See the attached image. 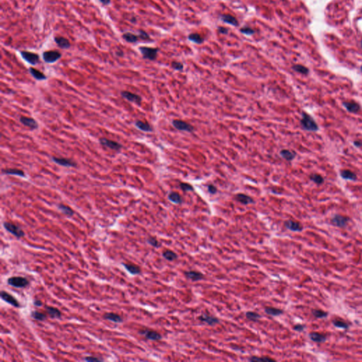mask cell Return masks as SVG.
<instances>
[{
  "label": "cell",
  "instance_id": "cell-53",
  "mask_svg": "<svg viewBox=\"0 0 362 362\" xmlns=\"http://www.w3.org/2000/svg\"><path fill=\"white\" fill-rule=\"evenodd\" d=\"M34 304L35 306H37V307H40V306H43V302L40 301V300H35L34 301Z\"/></svg>",
  "mask_w": 362,
  "mask_h": 362
},
{
  "label": "cell",
  "instance_id": "cell-43",
  "mask_svg": "<svg viewBox=\"0 0 362 362\" xmlns=\"http://www.w3.org/2000/svg\"><path fill=\"white\" fill-rule=\"evenodd\" d=\"M147 243L154 248H159L161 246V243L155 237H149L147 239Z\"/></svg>",
  "mask_w": 362,
  "mask_h": 362
},
{
  "label": "cell",
  "instance_id": "cell-20",
  "mask_svg": "<svg viewBox=\"0 0 362 362\" xmlns=\"http://www.w3.org/2000/svg\"><path fill=\"white\" fill-rule=\"evenodd\" d=\"M3 174L10 175H16V176L21 178H25L26 175L24 171L20 170L18 168H6L2 170Z\"/></svg>",
  "mask_w": 362,
  "mask_h": 362
},
{
  "label": "cell",
  "instance_id": "cell-49",
  "mask_svg": "<svg viewBox=\"0 0 362 362\" xmlns=\"http://www.w3.org/2000/svg\"><path fill=\"white\" fill-rule=\"evenodd\" d=\"M207 190L208 192H210V194H216L217 192V188L215 185H212V184H211V185H207Z\"/></svg>",
  "mask_w": 362,
  "mask_h": 362
},
{
  "label": "cell",
  "instance_id": "cell-51",
  "mask_svg": "<svg viewBox=\"0 0 362 362\" xmlns=\"http://www.w3.org/2000/svg\"><path fill=\"white\" fill-rule=\"evenodd\" d=\"M293 330L296 331H298V332H301V331H303L304 330V326L302 325L301 324H298L296 325L293 327Z\"/></svg>",
  "mask_w": 362,
  "mask_h": 362
},
{
  "label": "cell",
  "instance_id": "cell-16",
  "mask_svg": "<svg viewBox=\"0 0 362 362\" xmlns=\"http://www.w3.org/2000/svg\"><path fill=\"white\" fill-rule=\"evenodd\" d=\"M185 275L187 279L192 280V282H197V281L202 280L204 279V275L202 273L194 270L186 271L185 272Z\"/></svg>",
  "mask_w": 362,
  "mask_h": 362
},
{
  "label": "cell",
  "instance_id": "cell-6",
  "mask_svg": "<svg viewBox=\"0 0 362 362\" xmlns=\"http://www.w3.org/2000/svg\"><path fill=\"white\" fill-rule=\"evenodd\" d=\"M52 161L56 164L61 165V166L67 167V168H76L77 164L75 161H72V159L67 158H59L56 156H52Z\"/></svg>",
  "mask_w": 362,
  "mask_h": 362
},
{
  "label": "cell",
  "instance_id": "cell-13",
  "mask_svg": "<svg viewBox=\"0 0 362 362\" xmlns=\"http://www.w3.org/2000/svg\"><path fill=\"white\" fill-rule=\"evenodd\" d=\"M19 120L21 123L31 130H37L38 128V123H37L36 120L32 118V117L21 116L20 117Z\"/></svg>",
  "mask_w": 362,
  "mask_h": 362
},
{
  "label": "cell",
  "instance_id": "cell-39",
  "mask_svg": "<svg viewBox=\"0 0 362 362\" xmlns=\"http://www.w3.org/2000/svg\"><path fill=\"white\" fill-rule=\"evenodd\" d=\"M292 69L294 70L295 72H299V73L302 74H308L309 72V69H308L307 67H304V66L301 65H293L292 67Z\"/></svg>",
  "mask_w": 362,
  "mask_h": 362
},
{
  "label": "cell",
  "instance_id": "cell-12",
  "mask_svg": "<svg viewBox=\"0 0 362 362\" xmlns=\"http://www.w3.org/2000/svg\"><path fill=\"white\" fill-rule=\"evenodd\" d=\"M21 55L27 62L30 63L32 65H36L39 62V56L36 53L27 51H22L21 53Z\"/></svg>",
  "mask_w": 362,
  "mask_h": 362
},
{
  "label": "cell",
  "instance_id": "cell-45",
  "mask_svg": "<svg viewBox=\"0 0 362 362\" xmlns=\"http://www.w3.org/2000/svg\"><path fill=\"white\" fill-rule=\"evenodd\" d=\"M180 187L181 188L182 190H183V191L185 192L193 191L194 190V187H192V185L187 183H181V184H180Z\"/></svg>",
  "mask_w": 362,
  "mask_h": 362
},
{
  "label": "cell",
  "instance_id": "cell-22",
  "mask_svg": "<svg viewBox=\"0 0 362 362\" xmlns=\"http://www.w3.org/2000/svg\"><path fill=\"white\" fill-rule=\"evenodd\" d=\"M136 127L138 130H141L144 132H152L153 131V128L148 123H144L141 120H137L134 123Z\"/></svg>",
  "mask_w": 362,
  "mask_h": 362
},
{
  "label": "cell",
  "instance_id": "cell-57",
  "mask_svg": "<svg viewBox=\"0 0 362 362\" xmlns=\"http://www.w3.org/2000/svg\"><path fill=\"white\" fill-rule=\"evenodd\" d=\"M361 45H362V42H361Z\"/></svg>",
  "mask_w": 362,
  "mask_h": 362
},
{
  "label": "cell",
  "instance_id": "cell-34",
  "mask_svg": "<svg viewBox=\"0 0 362 362\" xmlns=\"http://www.w3.org/2000/svg\"><path fill=\"white\" fill-rule=\"evenodd\" d=\"M162 255L165 260H168V261H171V262L176 260L178 258L177 254L174 253L173 251H172V250H165V251H163L162 253Z\"/></svg>",
  "mask_w": 362,
  "mask_h": 362
},
{
  "label": "cell",
  "instance_id": "cell-48",
  "mask_svg": "<svg viewBox=\"0 0 362 362\" xmlns=\"http://www.w3.org/2000/svg\"><path fill=\"white\" fill-rule=\"evenodd\" d=\"M139 38H140L142 40H149L150 38L149 36V35L147 34V33H146L145 31H144V30H139Z\"/></svg>",
  "mask_w": 362,
  "mask_h": 362
},
{
  "label": "cell",
  "instance_id": "cell-52",
  "mask_svg": "<svg viewBox=\"0 0 362 362\" xmlns=\"http://www.w3.org/2000/svg\"><path fill=\"white\" fill-rule=\"evenodd\" d=\"M218 30L220 34H227L229 32V30L227 29L226 28H224V27H219L218 28Z\"/></svg>",
  "mask_w": 362,
  "mask_h": 362
},
{
  "label": "cell",
  "instance_id": "cell-1",
  "mask_svg": "<svg viewBox=\"0 0 362 362\" xmlns=\"http://www.w3.org/2000/svg\"><path fill=\"white\" fill-rule=\"evenodd\" d=\"M301 126L302 129L308 132H317L318 130V125L314 119L307 113H302V117L301 121Z\"/></svg>",
  "mask_w": 362,
  "mask_h": 362
},
{
  "label": "cell",
  "instance_id": "cell-2",
  "mask_svg": "<svg viewBox=\"0 0 362 362\" xmlns=\"http://www.w3.org/2000/svg\"><path fill=\"white\" fill-rule=\"evenodd\" d=\"M7 283L9 286L15 287V288H25L28 286L29 281L24 277L14 276L8 279Z\"/></svg>",
  "mask_w": 362,
  "mask_h": 362
},
{
  "label": "cell",
  "instance_id": "cell-31",
  "mask_svg": "<svg viewBox=\"0 0 362 362\" xmlns=\"http://www.w3.org/2000/svg\"><path fill=\"white\" fill-rule=\"evenodd\" d=\"M221 19L224 21V22L227 23V24L232 25V26H237L238 25H239V21H238V20L236 19V18H235L234 16L229 15V14H225V15H222L221 16Z\"/></svg>",
  "mask_w": 362,
  "mask_h": 362
},
{
  "label": "cell",
  "instance_id": "cell-23",
  "mask_svg": "<svg viewBox=\"0 0 362 362\" xmlns=\"http://www.w3.org/2000/svg\"><path fill=\"white\" fill-rule=\"evenodd\" d=\"M123 265L127 270V272L132 275L139 274L141 273V269H140L139 267L135 265V264L123 263Z\"/></svg>",
  "mask_w": 362,
  "mask_h": 362
},
{
  "label": "cell",
  "instance_id": "cell-37",
  "mask_svg": "<svg viewBox=\"0 0 362 362\" xmlns=\"http://www.w3.org/2000/svg\"><path fill=\"white\" fill-rule=\"evenodd\" d=\"M188 39H189L190 41H192V42L197 43V44H201L204 41L203 38H202L200 35L197 34H190V36H188Z\"/></svg>",
  "mask_w": 362,
  "mask_h": 362
},
{
  "label": "cell",
  "instance_id": "cell-46",
  "mask_svg": "<svg viewBox=\"0 0 362 362\" xmlns=\"http://www.w3.org/2000/svg\"><path fill=\"white\" fill-rule=\"evenodd\" d=\"M241 32L246 35H253L255 34V30L249 27H243L241 29Z\"/></svg>",
  "mask_w": 362,
  "mask_h": 362
},
{
  "label": "cell",
  "instance_id": "cell-54",
  "mask_svg": "<svg viewBox=\"0 0 362 362\" xmlns=\"http://www.w3.org/2000/svg\"><path fill=\"white\" fill-rule=\"evenodd\" d=\"M354 146H357V147H361V146H362V142L357 140V141L354 142Z\"/></svg>",
  "mask_w": 362,
  "mask_h": 362
},
{
  "label": "cell",
  "instance_id": "cell-50",
  "mask_svg": "<svg viewBox=\"0 0 362 362\" xmlns=\"http://www.w3.org/2000/svg\"><path fill=\"white\" fill-rule=\"evenodd\" d=\"M84 360H85L86 361H88V362L103 361V359H100V358H98V357H86L84 358Z\"/></svg>",
  "mask_w": 362,
  "mask_h": 362
},
{
  "label": "cell",
  "instance_id": "cell-26",
  "mask_svg": "<svg viewBox=\"0 0 362 362\" xmlns=\"http://www.w3.org/2000/svg\"><path fill=\"white\" fill-rule=\"evenodd\" d=\"M57 208H58V210L60 211L62 213H63L64 214H65L66 216H72L74 214V212L73 211V210H72L71 207H69V206L65 205V204H57Z\"/></svg>",
  "mask_w": 362,
  "mask_h": 362
},
{
  "label": "cell",
  "instance_id": "cell-36",
  "mask_svg": "<svg viewBox=\"0 0 362 362\" xmlns=\"http://www.w3.org/2000/svg\"><path fill=\"white\" fill-rule=\"evenodd\" d=\"M245 317L248 320H250V321L256 322L261 318V316L257 313H255V312L248 311L245 313Z\"/></svg>",
  "mask_w": 362,
  "mask_h": 362
},
{
  "label": "cell",
  "instance_id": "cell-15",
  "mask_svg": "<svg viewBox=\"0 0 362 362\" xmlns=\"http://www.w3.org/2000/svg\"><path fill=\"white\" fill-rule=\"evenodd\" d=\"M199 320L201 322H205L206 324L209 325H216L217 323H219V320L218 318L214 317V316L209 315V314L204 313L202 314V315L199 316Z\"/></svg>",
  "mask_w": 362,
  "mask_h": 362
},
{
  "label": "cell",
  "instance_id": "cell-14",
  "mask_svg": "<svg viewBox=\"0 0 362 362\" xmlns=\"http://www.w3.org/2000/svg\"><path fill=\"white\" fill-rule=\"evenodd\" d=\"M349 219L347 216H342L340 214H335L332 219V223L335 226L338 227H344L349 222Z\"/></svg>",
  "mask_w": 362,
  "mask_h": 362
},
{
  "label": "cell",
  "instance_id": "cell-32",
  "mask_svg": "<svg viewBox=\"0 0 362 362\" xmlns=\"http://www.w3.org/2000/svg\"><path fill=\"white\" fill-rule=\"evenodd\" d=\"M264 312H265L267 315L271 316H279L282 315V314H283V313H284L283 310L276 309V308H272V307L265 308V309H264Z\"/></svg>",
  "mask_w": 362,
  "mask_h": 362
},
{
  "label": "cell",
  "instance_id": "cell-30",
  "mask_svg": "<svg viewBox=\"0 0 362 362\" xmlns=\"http://www.w3.org/2000/svg\"><path fill=\"white\" fill-rule=\"evenodd\" d=\"M341 177L344 180H349V181H356L357 180V175L354 174L352 171L349 170H343L341 171L340 173Z\"/></svg>",
  "mask_w": 362,
  "mask_h": 362
},
{
  "label": "cell",
  "instance_id": "cell-18",
  "mask_svg": "<svg viewBox=\"0 0 362 362\" xmlns=\"http://www.w3.org/2000/svg\"><path fill=\"white\" fill-rule=\"evenodd\" d=\"M284 226L287 229L291 231H301L303 230V226L299 222L294 221L292 220H288L285 221Z\"/></svg>",
  "mask_w": 362,
  "mask_h": 362
},
{
  "label": "cell",
  "instance_id": "cell-21",
  "mask_svg": "<svg viewBox=\"0 0 362 362\" xmlns=\"http://www.w3.org/2000/svg\"><path fill=\"white\" fill-rule=\"evenodd\" d=\"M103 318L107 320L115 322V323H121L123 322V318L120 316L113 313H106L103 316Z\"/></svg>",
  "mask_w": 362,
  "mask_h": 362
},
{
  "label": "cell",
  "instance_id": "cell-3",
  "mask_svg": "<svg viewBox=\"0 0 362 362\" xmlns=\"http://www.w3.org/2000/svg\"><path fill=\"white\" fill-rule=\"evenodd\" d=\"M3 226L6 230L9 231L10 233H11L12 235H14L17 239H21V238L24 237L25 235L24 231L19 226L13 224V223L5 221V222H4Z\"/></svg>",
  "mask_w": 362,
  "mask_h": 362
},
{
  "label": "cell",
  "instance_id": "cell-29",
  "mask_svg": "<svg viewBox=\"0 0 362 362\" xmlns=\"http://www.w3.org/2000/svg\"><path fill=\"white\" fill-rule=\"evenodd\" d=\"M55 42L59 47L63 49H67L70 47V43L67 38H64V37H56L55 38Z\"/></svg>",
  "mask_w": 362,
  "mask_h": 362
},
{
  "label": "cell",
  "instance_id": "cell-55",
  "mask_svg": "<svg viewBox=\"0 0 362 362\" xmlns=\"http://www.w3.org/2000/svg\"><path fill=\"white\" fill-rule=\"evenodd\" d=\"M101 3L103 4L104 5H107L111 2V0H99Z\"/></svg>",
  "mask_w": 362,
  "mask_h": 362
},
{
  "label": "cell",
  "instance_id": "cell-7",
  "mask_svg": "<svg viewBox=\"0 0 362 362\" xmlns=\"http://www.w3.org/2000/svg\"><path fill=\"white\" fill-rule=\"evenodd\" d=\"M139 50L144 58L149 59V60H154L156 58L159 51V49L148 47H139Z\"/></svg>",
  "mask_w": 362,
  "mask_h": 362
},
{
  "label": "cell",
  "instance_id": "cell-28",
  "mask_svg": "<svg viewBox=\"0 0 362 362\" xmlns=\"http://www.w3.org/2000/svg\"><path fill=\"white\" fill-rule=\"evenodd\" d=\"M29 72H30V74H31V75L38 81H43V80H45L47 78L46 76H45L44 74L42 73V72L40 71H38V70H37L36 69H34V68H33V67L30 68Z\"/></svg>",
  "mask_w": 362,
  "mask_h": 362
},
{
  "label": "cell",
  "instance_id": "cell-9",
  "mask_svg": "<svg viewBox=\"0 0 362 362\" xmlns=\"http://www.w3.org/2000/svg\"><path fill=\"white\" fill-rule=\"evenodd\" d=\"M121 96L123 98L126 99L130 102L136 103L138 105L141 104L142 97L137 94L130 91H121Z\"/></svg>",
  "mask_w": 362,
  "mask_h": 362
},
{
  "label": "cell",
  "instance_id": "cell-40",
  "mask_svg": "<svg viewBox=\"0 0 362 362\" xmlns=\"http://www.w3.org/2000/svg\"><path fill=\"white\" fill-rule=\"evenodd\" d=\"M310 179L315 183L318 184V185H320V184L324 183L323 178L320 175L316 174V173H314V174H311L310 175Z\"/></svg>",
  "mask_w": 362,
  "mask_h": 362
},
{
  "label": "cell",
  "instance_id": "cell-35",
  "mask_svg": "<svg viewBox=\"0 0 362 362\" xmlns=\"http://www.w3.org/2000/svg\"><path fill=\"white\" fill-rule=\"evenodd\" d=\"M30 316H31L34 319L38 320V321H44L47 318V316L45 313L37 311H33L31 313H30Z\"/></svg>",
  "mask_w": 362,
  "mask_h": 362
},
{
  "label": "cell",
  "instance_id": "cell-47",
  "mask_svg": "<svg viewBox=\"0 0 362 362\" xmlns=\"http://www.w3.org/2000/svg\"><path fill=\"white\" fill-rule=\"evenodd\" d=\"M172 67L175 70H178V71H182V70L183 69V65L181 62H172Z\"/></svg>",
  "mask_w": 362,
  "mask_h": 362
},
{
  "label": "cell",
  "instance_id": "cell-10",
  "mask_svg": "<svg viewBox=\"0 0 362 362\" xmlns=\"http://www.w3.org/2000/svg\"><path fill=\"white\" fill-rule=\"evenodd\" d=\"M0 296H1V299L3 300V301H5L8 303L10 305L13 306L14 307L16 308H19L21 306V304L18 301V300L16 299L15 297L13 296L11 294H10L9 293L7 292V291H2L1 293H0Z\"/></svg>",
  "mask_w": 362,
  "mask_h": 362
},
{
  "label": "cell",
  "instance_id": "cell-41",
  "mask_svg": "<svg viewBox=\"0 0 362 362\" xmlns=\"http://www.w3.org/2000/svg\"><path fill=\"white\" fill-rule=\"evenodd\" d=\"M250 361H266V362H270V361H275L274 359H272V358L270 357H250L249 359Z\"/></svg>",
  "mask_w": 362,
  "mask_h": 362
},
{
  "label": "cell",
  "instance_id": "cell-44",
  "mask_svg": "<svg viewBox=\"0 0 362 362\" xmlns=\"http://www.w3.org/2000/svg\"><path fill=\"white\" fill-rule=\"evenodd\" d=\"M312 313H313V315L315 316V317L318 318H325L326 316H328V313H326V312L323 311H321V310H313Z\"/></svg>",
  "mask_w": 362,
  "mask_h": 362
},
{
  "label": "cell",
  "instance_id": "cell-5",
  "mask_svg": "<svg viewBox=\"0 0 362 362\" xmlns=\"http://www.w3.org/2000/svg\"><path fill=\"white\" fill-rule=\"evenodd\" d=\"M99 142L101 145L105 146V147L111 149L119 152L123 148V145L119 142L113 141V140L108 139L107 138H101L99 139Z\"/></svg>",
  "mask_w": 362,
  "mask_h": 362
},
{
  "label": "cell",
  "instance_id": "cell-25",
  "mask_svg": "<svg viewBox=\"0 0 362 362\" xmlns=\"http://www.w3.org/2000/svg\"><path fill=\"white\" fill-rule=\"evenodd\" d=\"M280 155L282 158L285 159V160L291 161L295 158L296 154V152H293V151L289 149H282L280 151Z\"/></svg>",
  "mask_w": 362,
  "mask_h": 362
},
{
  "label": "cell",
  "instance_id": "cell-42",
  "mask_svg": "<svg viewBox=\"0 0 362 362\" xmlns=\"http://www.w3.org/2000/svg\"><path fill=\"white\" fill-rule=\"evenodd\" d=\"M333 324H334V325L337 327V328H343V329H348L349 326V325L347 323V322H345L344 321H342V320H334V321H333Z\"/></svg>",
  "mask_w": 362,
  "mask_h": 362
},
{
  "label": "cell",
  "instance_id": "cell-11",
  "mask_svg": "<svg viewBox=\"0 0 362 362\" xmlns=\"http://www.w3.org/2000/svg\"><path fill=\"white\" fill-rule=\"evenodd\" d=\"M139 333L140 335H142L144 336L145 337V338H146L147 340H149L158 341V340H160L162 339V336H161L159 332H156V331H154V330H148V329L140 330L139 332Z\"/></svg>",
  "mask_w": 362,
  "mask_h": 362
},
{
  "label": "cell",
  "instance_id": "cell-38",
  "mask_svg": "<svg viewBox=\"0 0 362 362\" xmlns=\"http://www.w3.org/2000/svg\"><path fill=\"white\" fill-rule=\"evenodd\" d=\"M123 37L126 41L129 43H135L139 39V36L132 34V33H125L123 34Z\"/></svg>",
  "mask_w": 362,
  "mask_h": 362
},
{
  "label": "cell",
  "instance_id": "cell-27",
  "mask_svg": "<svg viewBox=\"0 0 362 362\" xmlns=\"http://www.w3.org/2000/svg\"><path fill=\"white\" fill-rule=\"evenodd\" d=\"M168 198L171 202H173V203H174V204H181L182 202H183V199H182L181 196L180 195L178 192H170L168 195Z\"/></svg>",
  "mask_w": 362,
  "mask_h": 362
},
{
  "label": "cell",
  "instance_id": "cell-24",
  "mask_svg": "<svg viewBox=\"0 0 362 362\" xmlns=\"http://www.w3.org/2000/svg\"><path fill=\"white\" fill-rule=\"evenodd\" d=\"M45 310H46L47 313L50 316V317L52 318H60L62 316V313L59 309L56 308L51 307V306H45Z\"/></svg>",
  "mask_w": 362,
  "mask_h": 362
},
{
  "label": "cell",
  "instance_id": "cell-4",
  "mask_svg": "<svg viewBox=\"0 0 362 362\" xmlns=\"http://www.w3.org/2000/svg\"><path fill=\"white\" fill-rule=\"evenodd\" d=\"M172 125L175 129L180 130V131L192 132L194 130L193 126L185 121L181 120H173Z\"/></svg>",
  "mask_w": 362,
  "mask_h": 362
},
{
  "label": "cell",
  "instance_id": "cell-17",
  "mask_svg": "<svg viewBox=\"0 0 362 362\" xmlns=\"http://www.w3.org/2000/svg\"><path fill=\"white\" fill-rule=\"evenodd\" d=\"M235 200H236L237 202H240V203L242 204H244V205H247V204H253L254 202V200L252 197H250V196L246 195L245 194L243 193H239L235 194Z\"/></svg>",
  "mask_w": 362,
  "mask_h": 362
},
{
  "label": "cell",
  "instance_id": "cell-33",
  "mask_svg": "<svg viewBox=\"0 0 362 362\" xmlns=\"http://www.w3.org/2000/svg\"><path fill=\"white\" fill-rule=\"evenodd\" d=\"M310 338L312 341L316 342H323L326 340V336L320 333L312 332L310 334Z\"/></svg>",
  "mask_w": 362,
  "mask_h": 362
},
{
  "label": "cell",
  "instance_id": "cell-19",
  "mask_svg": "<svg viewBox=\"0 0 362 362\" xmlns=\"http://www.w3.org/2000/svg\"><path fill=\"white\" fill-rule=\"evenodd\" d=\"M343 105L347 110V111L353 113L358 112L361 109L360 105L354 101H346V102L343 103Z\"/></svg>",
  "mask_w": 362,
  "mask_h": 362
},
{
  "label": "cell",
  "instance_id": "cell-8",
  "mask_svg": "<svg viewBox=\"0 0 362 362\" xmlns=\"http://www.w3.org/2000/svg\"><path fill=\"white\" fill-rule=\"evenodd\" d=\"M61 53L58 51L50 50L46 51L43 54V59L47 63H54L61 57Z\"/></svg>",
  "mask_w": 362,
  "mask_h": 362
},
{
  "label": "cell",
  "instance_id": "cell-56",
  "mask_svg": "<svg viewBox=\"0 0 362 362\" xmlns=\"http://www.w3.org/2000/svg\"><path fill=\"white\" fill-rule=\"evenodd\" d=\"M361 72H362V66H361Z\"/></svg>",
  "mask_w": 362,
  "mask_h": 362
}]
</instances>
